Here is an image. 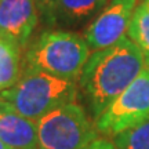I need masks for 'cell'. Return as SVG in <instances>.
<instances>
[{
	"label": "cell",
	"instance_id": "6da1fadb",
	"mask_svg": "<svg viewBox=\"0 0 149 149\" xmlns=\"http://www.w3.org/2000/svg\"><path fill=\"white\" fill-rule=\"evenodd\" d=\"M146 65L142 51L126 36L111 47L90 54L77 84L95 119L137 79Z\"/></svg>",
	"mask_w": 149,
	"mask_h": 149
},
{
	"label": "cell",
	"instance_id": "7a4b0ae2",
	"mask_svg": "<svg viewBox=\"0 0 149 149\" xmlns=\"http://www.w3.org/2000/svg\"><path fill=\"white\" fill-rule=\"evenodd\" d=\"M77 87L76 81L42 70H25L13 87L0 93V100L17 113L39 122L48 112L76 101Z\"/></svg>",
	"mask_w": 149,
	"mask_h": 149
},
{
	"label": "cell",
	"instance_id": "3957f363",
	"mask_svg": "<svg viewBox=\"0 0 149 149\" xmlns=\"http://www.w3.org/2000/svg\"><path fill=\"white\" fill-rule=\"evenodd\" d=\"M84 37L66 31H46L25 50V70H42L72 81H79L90 57Z\"/></svg>",
	"mask_w": 149,
	"mask_h": 149
},
{
	"label": "cell",
	"instance_id": "277c9868",
	"mask_svg": "<svg viewBox=\"0 0 149 149\" xmlns=\"http://www.w3.org/2000/svg\"><path fill=\"white\" fill-rule=\"evenodd\" d=\"M95 138V124L76 101L48 112L37 122V149H84Z\"/></svg>",
	"mask_w": 149,
	"mask_h": 149
},
{
	"label": "cell",
	"instance_id": "5b68a950",
	"mask_svg": "<svg viewBox=\"0 0 149 149\" xmlns=\"http://www.w3.org/2000/svg\"><path fill=\"white\" fill-rule=\"evenodd\" d=\"M149 119V65L95 119L98 133L116 137Z\"/></svg>",
	"mask_w": 149,
	"mask_h": 149
},
{
	"label": "cell",
	"instance_id": "8992f818",
	"mask_svg": "<svg viewBox=\"0 0 149 149\" xmlns=\"http://www.w3.org/2000/svg\"><path fill=\"white\" fill-rule=\"evenodd\" d=\"M137 0H112L93 19L84 31V37L90 51L111 47L127 32Z\"/></svg>",
	"mask_w": 149,
	"mask_h": 149
},
{
	"label": "cell",
	"instance_id": "52a82bcc",
	"mask_svg": "<svg viewBox=\"0 0 149 149\" xmlns=\"http://www.w3.org/2000/svg\"><path fill=\"white\" fill-rule=\"evenodd\" d=\"M39 17L35 0H0V36L25 51Z\"/></svg>",
	"mask_w": 149,
	"mask_h": 149
},
{
	"label": "cell",
	"instance_id": "ba28073f",
	"mask_svg": "<svg viewBox=\"0 0 149 149\" xmlns=\"http://www.w3.org/2000/svg\"><path fill=\"white\" fill-rule=\"evenodd\" d=\"M0 139L13 149H37V122L17 113L6 104L0 112Z\"/></svg>",
	"mask_w": 149,
	"mask_h": 149
},
{
	"label": "cell",
	"instance_id": "9c48e42d",
	"mask_svg": "<svg viewBox=\"0 0 149 149\" xmlns=\"http://www.w3.org/2000/svg\"><path fill=\"white\" fill-rule=\"evenodd\" d=\"M108 0H58L55 10V22L83 24L91 17L101 13Z\"/></svg>",
	"mask_w": 149,
	"mask_h": 149
},
{
	"label": "cell",
	"instance_id": "30bf717a",
	"mask_svg": "<svg viewBox=\"0 0 149 149\" xmlns=\"http://www.w3.org/2000/svg\"><path fill=\"white\" fill-rule=\"evenodd\" d=\"M22 74V50L0 36V93L15 84Z\"/></svg>",
	"mask_w": 149,
	"mask_h": 149
},
{
	"label": "cell",
	"instance_id": "8fae6325",
	"mask_svg": "<svg viewBox=\"0 0 149 149\" xmlns=\"http://www.w3.org/2000/svg\"><path fill=\"white\" fill-rule=\"evenodd\" d=\"M127 33L128 39H131L142 51L149 65V0H144L134 10Z\"/></svg>",
	"mask_w": 149,
	"mask_h": 149
},
{
	"label": "cell",
	"instance_id": "7c38bea8",
	"mask_svg": "<svg viewBox=\"0 0 149 149\" xmlns=\"http://www.w3.org/2000/svg\"><path fill=\"white\" fill-rule=\"evenodd\" d=\"M113 138L117 149H149V119Z\"/></svg>",
	"mask_w": 149,
	"mask_h": 149
},
{
	"label": "cell",
	"instance_id": "4fadbf2b",
	"mask_svg": "<svg viewBox=\"0 0 149 149\" xmlns=\"http://www.w3.org/2000/svg\"><path fill=\"white\" fill-rule=\"evenodd\" d=\"M39 14L50 24L55 22V10L58 0H35Z\"/></svg>",
	"mask_w": 149,
	"mask_h": 149
},
{
	"label": "cell",
	"instance_id": "5bb4252c",
	"mask_svg": "<svg viewBox=\"0 0 149 149\" xmlns=\"http://www.w3.org/2000/svg\"><path fill=\"white\" fill-rule=\"evenodd\" d=\"M84 149H117V146L105 138H95L93 142H90L87 145Z\"/></svg>",
	"mask_w": 149,
	"mask_h": 149
},
{
	"label": "cell",
	"instance_id": "9a60e30c",
	"mask_svg": "<svg viewBox=\"0 0 149 149\" xmlns=\"http://www.w3.org/2000/svg\"><path fill=\"white\" fill-rule=\"evenodd\" d=\"M0 149H13V148H10L8 145H6L4 142H3V141L0 139Z\"/></svg>",
	"mask_w": 149,
	"mask_h": 149
},
{
	"label": "cell",
	"instance_id": "2e32d148",
	"mask_svg": "<svg viewBox=\"0 0 149 149\" xmlns=\"http://www.w3.org/2000/svg\"><path fill=\"white\" fill-rule=\"evenodd\" d=\"M4 105H6V102L3 101V100H0V112L3 111V108H4Z\"/></svg>",
	"mask_w": 149,
	"mask_h": 149
}]
</instances>
